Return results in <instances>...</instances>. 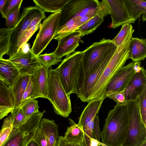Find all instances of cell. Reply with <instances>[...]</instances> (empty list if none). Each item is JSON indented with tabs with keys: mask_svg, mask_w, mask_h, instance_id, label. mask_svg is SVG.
Here are the masks:
<instances>
[{
	"mask_svg": "<svg viewBox=\"0 0 146 146\" xmlns=\"http://www.w3.org/2000/svg\"><path fill=\"white\" fill-rule=\"evenodd\" d=\"M136 62L129 63L121 68L108 85L104 98L111 94L125 90L135 74L137 72Z\"/></svg>",
	"mask_w": 146,
	"mask_h": 146,
	"instance_id": "obj_11",
	"label": "cell"
},
{
	"mask_svg": "<svg viewBox=\"0 0 146 146\" xmlns=\"http://www.w3.org/2000/svg\"><path fill=\"white\" fill-rule=\"evenodd\" d=\"M39 127L42 131L47 142V146H56L59 137L58 125L53 120L42 118Z\"/></svg>",
	"mask_w": 146,
	"mask_h": 146,
	"instance_id": "obj_18",
	"label": "cell"
},
{
	"mask_svg": "<svg viewBox=\"0 0 146 146\" xmlns=\"http://www.w3.org/2000/svg\"><path fill=\"white\" fill-rule=\"evenodd\" d=\"M34 93V90L30 77L28 85L23 94L21 103L29 98H32Z\"/></svg>",
	"mask_w": 146,
	"mask_h": 146,
	"instance_id": "obj_39",
	"label": "cell"
},
{
	"mask_svg": "<svg viewBox=\"0 0 146 146\" xmlns=\"http://www.w3.org/2000/svg\"><path fill=\"white\" fill-rule=\"evenodd\" d=\"M130 15L135 20L146 13V1L141 0H123Z\"/></svg>",
	"mask_w": 146,
	"mask_h": 146,
	"instance_id": "obj_24",
	"label": "cell"
},
{
	"mask_svg": "<svg viewBox=\"0 0 146 146\" xmlns=\"http://www.w3.org/2000/svg\"><path fill=\"white\" fill-rule=\"evenodd\" d=\"M7 0H0V13L3 18H6V16L4 13L5 7Z\"/></svg>",
	"mask_w": 146,
	"mask_h": 146,
	"instance_id": "obj_44",
	"label": "cell"
},
{
	"mask_svg": "<svg viewBox=\"0 0 146 146\" xmlns=\"http://www.w3.org/2000/svg\"><path fill=\"white\" fill-rule=\"evenodd\" d=\"M110 14L105 0H71L61 11L59 29L76 17H93L98 15L104 18Z\"/></svg>",
	"mask_w": 146,
	"mask_h": 146,
	"instance_id": "obj_4",
	"label": "cell"
},
{
	"mask_svg": "<svg viewBox=\"0 0 146 146\" xmlns=\"http://www.w3.org/2000/svg\"><path fill=\"white\" fill-rule=\"evenodd\" d=\"M139 146H146V141H143Z\"/></svg>",
	"mask_w": 146,
	"mask_h": 146,
	"instance_id": "obj_48",
	"label": "cell"
},
{
	"mask_svg": "<svg viewBox=\"0 0 146 146\" xmlns=\"http://www.w3.org/2000/svg\"><path fill=\"white\" fill-rule=\"evenodd\" d=\"M111 15V27L113 29L136 21L129 14L123 0H105Z\"/></svg>",
	"mask_w": 146,
	"mask_h": 146,
	"instance_id": "obj_13",
	"label": "cell"
},
{
	"mask_svg": "<svg viewBox=\"0 0 146 146\" xmlns=\"http://www.w3.org/2000/svg\"><path fill=\"white\" fill-rule=\"evenodd\" d=\"M0 106L14 108V100L11 88L0 77Z\"/></svg>",
	"mask_w": 146,
	"mask_h": 146,
	"instance_id": "obj_25",
	"label": "cell"
},
{
	"mask_svg": "<svg viewBox=\"0 0 146 146\" xmlns=\"http://www.w3.org/2000/svg\"><path fill=\"white\" fill-rule=\"evenodd\" d=\"M27 146H38V145L32 139Z\"/></svg>",
	"mask_w": 146,
	"mask_h": 146,
	"instance_id": "obj_46",
	"label": "cell"
},
{
	"mask_svg": "<svg viewBox=\"0 0 146 146\" xmlns=\"http://www.w3.org/2000/svg\"><path fill=\"white\" fill-rule=\"evenodd\" d=\"M129 57L133 62H140L146 57V39L132 37L129 46Z\"/></svg>",
	"mask_w": 146,
	"mask_h": 146,
	"instance_id": "obj_19",
	"label": "cell"
},
{
	"mask_svg": "<svg viewBox=\"0 0 146 146\" xmlns=\"http://www.w3.org/2000/svg\"><path fill=\"white\" fill-rule=\"evenodd\" d=\"M104 98L94 99L88 102L79 118L78 125L82 129L85 126L94 122L98 113Z\"/></svg>",
	"mask_w": 146,
	"mask_h": 146,
	"instance_id": "obj_17",
	"label": "cell"
},
{
	"mask_svg": "<svg viewBox=\"0 0 146 146\" xmlns=\"http://www.w3.org/2000/svg\"><path fill=\"white\" fill-rule=\"evenodd\" d=\"M8 59L23 75H32L42 64L31 49L25 52L19 48Z\"/></svg>",
	"mask_w": 146,
	"mask_h": 146,
	"instance_id": "obj_12",
	"label": "cell"
},
{
	"mask_svg": "<svg viewBox=\"0 0 146 146\" xmlns=\"http://www.w3.org/2000/svg\"><path fill=\"white\" fill-rule=\"evenodd\" d=\"M13 108L11 107L0 106V119H1L7 115L13 110Z\"/></svg>",
	"mask_w": 146,
	"mask_h": 146,
	"instance_id": "obj_43",
	"label": "cell"
},
{
	"mask_svg": "<svg viewBox=\"0 0 146 146\" xmlns=\"http://www.w3.org/2000/svg\"><path fill=\"white\" fill-rule=\"evenodd\" d=\"M81 33L78 29L57 40L58 45L53 52L60 59L75 51L82 42Z\"/></svg>",
	"mask_w": 146,
	"mask_h": 146,
	"instance_id": "obj_14",
	"label": "cell"
},
{
	"mask_svg": "<svg viewBox=\"0 0 146 146\" xmlns=\"http://www.w3.org/2000/svg\"><path fill=\"white\" fill-rule=\"evenodd\" d=\"M30 76L19 74L16 78L11 88L14 100V108L18 107L21 104L23 94L28 85Z\"/></svg>",
	"mask_w": 146,
	"mask_h": 146,
	"instance_id": "obj_20",
	"label": "cell"
},
{
	"mask_svg": "<svg viewBox=\"0 0 146 146\" xmlns=\"http://www.w3.org/2000/svg\"><path fill=\"white\" fill-rule=\"evenodd\" d=\"M129 123L127 104H116L105 119L101 132V143L106 146H122L127 137Z\"/></svg>",
	"mask_w": 146,
	"mask_h": 146,
	"instance_id": "obj_1",
	"label": "cell"
},
{
	"mask_svg": "<svg viewBox=\"0 0 146 146\" xmlns=\"http://www.w3.org/2000/svg\"><path fill=\"white\" fill-rule=\"evenodd\" d=\"M23 1L22 0H7L4 8V13L6 16L7 14Z\"/></svg>",
	"mask_w": 146,
	"mask_h": 146,
	"instance_id": "obj_40",
	"label": "cell"
},
{
	"mask_svg": "<svg viewBox=\"0 0 146 146\" xmlns=\"http://www.w3.org/2000/svg\"><path fill=\"white\" fill-rule=\"evenodd\" d=\"M56 146H82V144L68 142L64 139V137L59 136Z\"/></svg>",
	"mask_w": 146,
	"mask_h": 146,
	"instance_id": "obj_42",
	"label": "cell"
},
{
	"mask_svg": "<svg viewBox=\"0 0 146 146\" xmlns=\"http://www.w3.org/2000/svg\"><path fill=\"white\" fill-rule=\"evenodd\" d=\"M146 86V71L143 66L140 70L136 72L132 79L127 87L125 90L126 101L137 100Z\"/></svg>",
	"mask_w": 146,
	"mask_h": 146,
	"instance_id": "obj_16",
	"label": "cell"
},
{
	"mask_svg": "<svg viewBox=\"0 0 146 146\" xmlns=\"http://www.w3.org/2000/svg\"><path fill=\"white\" fill-rule=\"evenodd\" d=\"M129 123L126 140L122 146H139L146 141V127L142 120L137 100L127 103Z\"/></svg>",
	"mask_w": 146,
	"mask_h": 146,
	"instance_id": "obj_8",
	"label": "cell"
},
{
	"mask_svg": "<svg viewBox=\"0 0 146 146\" xmlns=\"http://www.w3.org/2000/svg\"><path fill=\"white\" fill-rule=\"evenodd\" d=\"M71 0H34L33 1L37 7L43 11L54 13L61 11Z\"/></svg>",
	"mask_w": 146,
	"mask_h": 146,
	"instance_id": "obj_22",
	"label": "cell"
},
{
	"mask_svg": "<svg viewBox=\"0 0 146 146\" xmlns=\"http://www.w3.org/2000/svg\"><path fill=\"white\" fill-rule=\"evenodd\" d=\"M133 29L129 33L122 43L117 48L98 81L89 96L88 102L94 99L104 98L106 87L114 76L129 59V46L133 37Z\"/></svg>",
	"mask_w": 146,
	"mask_h": 146,
	"instance_id": "obj_2",
	"label": "cell"
},
{
	"mask_svg": "<svg viewBox=\"0 0 146 146\" xmlns=\"http://www.w3.org/2000/svg\"><path fill=\"white\" fill-rule=\"evenodd\" d=\"M49 68L42 64L30 76L34 94L32 99L38 98H47L48 95V71Z\"/></svg>",
	"mask_w": 146,
	"mask_h": 146,
	"instance_id": "obj_15",
	"label": "cell"
},
{
	"mask_svg": "<svg viewBox=\"0 0 146 146\" xmlns=\"http://www.w3.org/2000/svg\"><path fill=\"white\" fill-rule=\"evenodd\" d=\"M105 146L101 142L98 141L95 139L92 138L90 141L86 146Z\"/></svg>",
	"mask_w": 146,
	"mask_h": 146,
	"instance_id": "obj_45",
	"label": "cell"
},
{
	"mask_svg": "<svg viewBox=\"0 0 146 146\" xmlns=\"http://www.w3.org/2000/svg\"><path fill=\"white\" fill-rule=\"evenodd\" d=\"M37 57L41 64L44 65L49 68L61 61V59L57 57L53 52L49 54H40L37 56Z\"/></svg>",
	"mask_w": 146,
	"mask_h": 146,
	"instance_id": "obj_32",
	"label": "cell"
},
{
	"mask_svg": "<svg viewBox=\"0 0 146 146\" xmlns=\"http://www.w3.org/2000/svg\"><path fill=\"white\" fill-rule=\"evenodd\" d=\"M108 98L113 100L116 104L123 105L127 103L125 99V90L115 92L109 96Z\"/></svg>",
	"mask_w": 146,
	"mask_h": 146,
	"instance_id": "obj_37",
	"label": "cell"
},
{
	"mask_svg": "<svg viewBox=\"0 0 146 146\" xmlns=\"http://www.w3.org/2000/svg\"><path fill=\"white\" fill-rule=\"evenodd\" d=\"M104 20V18L96 15L80 27L78 30L81 33L82 38L93 32L101 25Z\"/></svg>",
	"mask_w": 146,
	"mask_h": 146,
	"instance_id": "obj_26",
	"label": "cell"
},
{
	"mask_svg": "<svg viewBox=\"0 0 146 146\" xmlns=\"http://www.w3.org/2000/svg\"><path fill=\"white\" fill-rule=\"evenodd\" d=\"M46 18L45 12L40 9L38 11L35 17L31 21L29 27L26 30L30 29L35 26L39 23L41 22V21Z\"/></svg>",
	"mask_w": 146,
	"mask_h": 146,
	"instance_id": "obj_38",
	"label": "cell"
},
{
	"mask_svg": "<svg viewBox=\"0 0 146 146\" xmlns=\"http://www.w3.org/2000/svg\"><path fill=\"white\" fill-rule=\"evenodd\" d=\"M19 106L27 117L39 111L38 101L36 99L29 98L22 102Z\"/></svg>",
	"mask_w": 146,
	"mask_h": 146,
	"instance_id": "obj_29",
	"label": "cell"
},
{
	"mask_svg": "<svg viewBox=\"0 0 146 146\" xmlns=\"http://www.w3.org/2000/svg\"><path fill=\"white\" fill-rule=\"evenodd\" d=\"M61 11L52 13L43 20L31 49L36 56L54 38L59 27Z\"/></svg>",
	"mask_w": 146,
	"mask_h": 146,
	"instance_id": "obj_9",
	"label": "cell"
},
{
	"mask_svg": "<svg viewBox=\"0 0 146 146\" xmlns=\"http://www.w3.org/2000/svg\"><path fill=\"white\" fill-rule=\"evenodd\" d=\"M99 119L98 115L96 116L94 123V126L92 130L93 135L95 139L98 141H100V139L101 137V132L99 129Z\"/></svg>",
	"mask_w": 146,
	"mask_h": 146,
	"instance_id": "obj_41",
	"label": "cell"
},
{
	"mask_svg": "<svg viewBox=\"0 0 146 146\" xmlns=\"http://www.w3.org/2000/svg\"><path fill=\"white\" fill-rule=\"evenodd\" d=\"M117 47L111 40L104 38L94 43L82 51L81 72L83 82L86 78L100 66L109 62Z\"/></svg>",
	"mask_w": 146,
	"mask_h": 146,
	"instance_id": "obj_3",
	"label": "cell"
},
{
	"mask_svg": "<svg viewBox=\"0 0 146 146\" xmlns=\"http://www.w3.org/2000/svg\"><path fill=\"white\" fill-rule=\"evenodd\" d=\"M10 113L9 116L12 121L13 130L21 126L27 118L19 106L14 108Z\"/></svg>",
	"mask_w": 146,
	"mask_h": 146,
	"instance_id": "obj_28",
	"label": "cell"
},
{
	"mask_svg": "<svg viewBox=\"0 0 146 146\" xmlns=\"http://www.w3.org/2000/svg\"><path fill=\"white\" fill-rule=\"evenodd\" d=\"M45 112L39 111L28 117L21 126L15 130L12 129L1 146H27L33 139Z\"/></svg>",
	"mask_w": 146,
	"mask_h": 146,
	"instance_id": "obj_7",
	"label": "cell"
},
{
	"mask_svg": "<svg viewBox=\"0 0 146 146\" xmlns=\"http://www.w3.org/2000/svg\"><path fill=\"white\" fill-rule=\"evenodd\" d=\"M40 8L36 6H29L24 8L16 25L11 28L10 43L7 55L9 58L17 51L18 40L25 31Z\"/></svg>",
	"mask_w": 146,
	"mask_h": 146,
	"instance_id": "obj_10",
	"label": "cell"
},
{
	"mask_svg": "<svg viewBox=\"0 0 146 146\" xmlns=\"http://www.w3.org/2000/svg\"><path fill=\"white\" fill-rule=\"evenodd\" d=\"M133 29L131 24H126L122 26L121 29L116 36L112 40L111 42L117 47L123 42L129 31Z\"/></svg>",
	"mask_w": 146,
	"mask_h": 146,
	"instance_id": "obj_33",
	"label": "cell"
},
{
	"mask_svg": "<svg viewBox=\"0 0 146 146\" xmlns=\"http://www.w3.org/2000/svg\"><path fill=\"white\" fill-rule=\"evenodd\" d=\"M13 128L12 121L9 116L4 119L0 131V146H1L9 136Z\"/></svg>",
	"mask_w": 146,
	"mask_h": 146,
	"instance_id": "obj_31",
	"label": "cell"
},
{
	"mask_svg": "<svg viewBox=\"0 0 146 146\" xmlns=\"http://www.w3.org/2000/svg\"><path fill=\"white\" fill-rule=\"evenodd\" d=\"M82 54V51H76L68 54L56 68L61 82L69 97L77 92Z\"/></svg>",
	"mask_w": 146,
	"mask_h": 146,
	"instance_id": "obj_5",
	"label": "cell"
},
{
	"mask_svg": "<svg viewBox=\"0 0 146 146\" xmlns=\"http://www.w3.org/2000/svg\"><path fill=\"white\" fill-rule=\"evenodd\" d=\"M32 139L37 143L38 146H47V142L45 136L39 126L36 131Z\"/></svg>",
	"mask_w": 146,
	"mask_h": 146,
	"instance_id": "obj_36",
	"label": "cell"
},
{
	"mask_svg": "<svg viewBox=\"0 0 146 146\" xmlns=\"http://www.w3.org/2000/svg\"><path fill=\"white\" fill-rule=\"evenodd\" d=\"M146 19V13L143 14L142 20L143 21H145Z\"/></svg>",
	"mask_w": 146,
	"mask_h": 146,
	"instance_id": "obj_47",
	"label": "cell"
},
{
	"mask_svg": "<svg viewBox=\"0 0 146 146\" xmlns=\"http://www.w3.org/2000/svg\"><path fill=\"white\" fill-rule=\"evenodd\" d=\"M48 84L47 99L52 104L54 112L64 117H68L72 110L70 97L61 82L57 68L48 69Z\"/></svg>",
	"mask_w": 146,
	"mask_h": 146,
	"instance_id": "obj_6",
	"label": "cell"
},
{
	"mask_svg": "<svg viewBox=\"0 0 146 146\" xmlns=\"http://www.w3.org/2000/svg\"><path fill=\"white\" fill-rule=\"evenodd\" d=\"M41 25V22H40L31 29L26 30L23 33L18 42L17 51L23 45L27 43L33 34L39 29Z\"/></svg>",
	"mask_w": 146,
	"mask_h": 146,
	"instance_id": "obj_35",
	"label": "cell"
},
{
	"mask_svg": "<svg viewBox=\"0 0 146 146\" xmlns=\"http://www.w3.org/2000/svg\"><path fill=\"white\" fill-rule=\"evenodd\" d=\"M69 120L70 125L66 129L64 139L70 143L82 144L84 136L82 129L72 119Z\"/></svg>",
	"mask_w": 146,
	"mask_h": 146,
	"instance_id": "obj_23",
	"label": "cell"
},
{
	"mask_svg": "<svg viewBox=\"0 0 146 146\" xmlns=\"http://www.w3.org/2000/svg\"><path fill=\"white\" fill-rule=\"evenodd\" d=\"M11 32V28H0V59L9 52Z\"/></svg>",
	"mask_w": 146,
	"mask_h": 146,
	"instance_id": "obj_27",
	"label": "cell"
},
{
	"mask_svg": "<svg viewBox=\"0 0 146 146\" xmlns=\"http://www.w3.org/2000/svg\"><path fill=\"white\" fill-rule=\"evenodd\" d=\"M141 117L145 126L146 127V86L137 99Z\"/></svg>",
	"mask_w": 146,
	"mask_h": 146,
	"instance_id": "obj_34",
	"label": "cell"
},
{
	"mask_svg": "<svg viewBox=\"0 0 146 146\" xmlns=\"http://www.w3.org/2000/svg\"><path fill=\"white\" fill-rule=\"evenodd\" d=\"M19 74L14 65L8 59H0V77L11 88Z\"/></svg>",
	"mask_w": 146,
	"mask_h": 146,
	"instance_id": "obj_21",
	"label": "cell"
},
{
	"mask_svg": "<svg viewBox=\"0 0 146 146\" xmlns=\"http://www.w3.org/2000/svg\"><path fill=\"white\" fill-rule=\"evenodd\" d=\"M23 1L6 15L5 25L7 28L13 27L17 23L21 15L20 10Z\"/></svg>",
	"mask_w": 146,
	"mask_h": 146,
	"instance_id": "obj_30",
	"label": "cell"
}]
</instances>
